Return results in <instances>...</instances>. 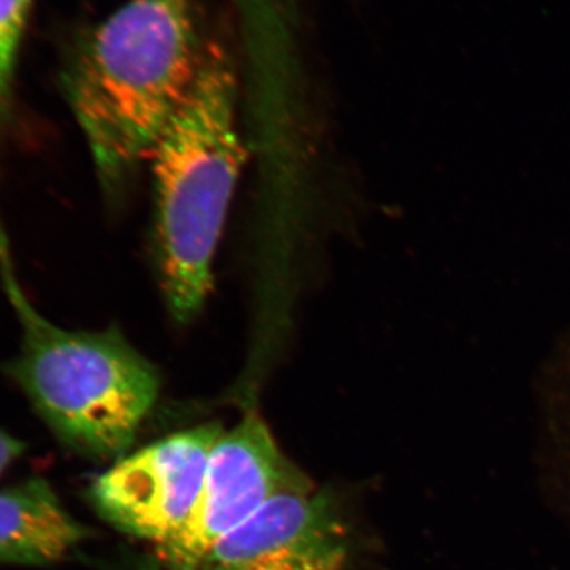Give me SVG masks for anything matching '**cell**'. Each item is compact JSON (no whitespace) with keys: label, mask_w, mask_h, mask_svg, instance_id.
<instances>
[{"label":"cell","mask_w":570,"mask_h":570,"mask_svg":"<svg viewBox=\"0 0 570 570\" xmlns=\"http://www.w3.org/2000/svg\"><path fill=\"white\" fill-rule=\"evenodd\" d=\"M219 41L202 0H127L81 41L63 88L105 186L151 159Z\"/></svg>","instance_id":"6da1fadb"},{"label":"cell","mask_w":570,"mask_h":570,"mask_svg":"<svg viewBox=\"0 0 570 570\" xmlns=\"http://www.w3.org/2000/svg\"><path fill=\"white\" fill-rule=\"evenodd\" d=\"M0 285L21 330L7 373L66 448L121 460L159 397V370L116 325L88 332L48 321L22 287L2 223Z\"/></svg>","instance_id":"7a4b0ae2"},{"label":"cell","mask_w":570,"mask_h":570,"mask_svg":"<svg viewBox=\"0 0 570 570\" xmlns=\"http://www.w3.org/2000/svg\"><path fill=\"white\" fill-rule=\"evenodd\" d=\"M238 75L223 41L151 154L157 268L171 317L187 324L213 288V262L245 164Z\"/></svg>","instance_id":"3957f363"},{"label":"cell","mask_w":570,"mask_h":570,"mask_svg":"<svg viewBox=\"0 0 570 570\" xmlns=\"http://www.w3.org/2000/svg\"><path fill=\"white\" fill-rule=\"evenodd\" d=\"M223 433L220 423H206L124 456L94 480V509L116 530L159 549L193 517L209 456Z\"/></svg>","instance_id":"277c9868"},{"label":"cell","mask_w":570,"mask_h":570,"mask_svg":"<svg viewBox=\"0 0 570 570\" xmlns=\"http://www.w3.org/2000/svg\"><path fill=\"white\" fill-rule=\"evenodd\" d=\"M305 480L285 460L265 420L247 412L217 439L193 517L157 554L168 570H197L213 547L268 499Z\"/></svg>","instance_id":"5b68a950"},{"label":"cell","mask_w":570,"mask_h":570,"mask_svg":"<svg viewBox=\"0 0 570 570\" xmlns=\"http://www.w3.org/2000/svg\"><path fill=\"white\" fill-rule=\"evenodd\" d=\"M347 554L340 509L305 480L268 499L197 570H343Z\"/></svg>","instance_id":"8992f818"},{"label":"cell","mask_w":570,"mask_h":570,"mask_svg":"<svg viewBox=\"0 0 570 570\" xmlns=\"http://www.w3.org/2000/svg\"><path fill=\"white\" fill-rule=\"evenodd\" d=\"M89 535L48 480L31 478L0 490V564L52 566Z\"/></svg>","instance_id":"52a82bcc"},{"label":"cell","mask_w":570,"mask_h":570,"mask_svg":"<svg viewBox=\"0 0 570 570\" xmlns=\"http://www.w3.org/2000/svg\"><path fill=\"white\" fill-rule=\"evenodd\" d=\"M32 0H0V138L13 116L14 71Z\"/></svg>","instance_id":"ba28073f"},{"label":"cell","mask_w":570,"mask_h":570,"mask_svg":"<svg viewBox=\"0 0 570 570\" xmlns=\"http://www.w3.org/2000/svg\"><path fill=\"white\" fill-rule=\"evenodd\" d=\"M24 450V442L0 430V475H2L14 461L21 459Z\"/></svg>","instance_id":"9c48e42d"},{"label":"cell","mask_w":570,"mask_h":570,"mask_svg":"<svg viewBox=\"0 0 570 570\" xmlns=\"http://www.w3.org/2000/svg\"><path fill=\"white\" fill-rule=\"evenodd\" d=\"M239 6H261V3L268 2V0H234Z\"/></svg>","instance_id":"30bf717a"},{"label":"cell","mask_w":570,"mask_h":570,"mask_svg":"<svg viewBox=\"0 0 570 570\" xmlns=\"http://www.w3.org/2000/svg\"><path fill=\"white\" fill-rule=\"evenodd\" d=\"M145 570H163V569L154 568V566H153V568H148V569H145Z\"/></svg>","instance_id":"8fae6325"}]
</instances>
